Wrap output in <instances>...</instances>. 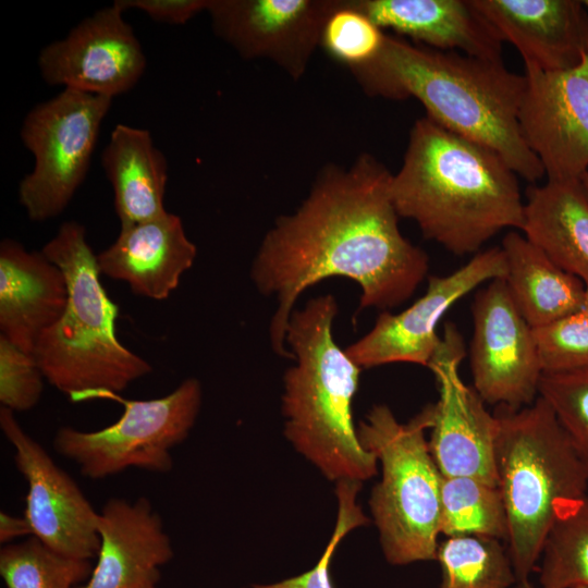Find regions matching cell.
I'll return each instance as SVG.
<instances>
[{"label":"cell","instance_id":"39","mask_svg":"<svg viewBox=\"0 0 588 588\" xmlns=\"http://www.w3.org/2000/svg\"><path fill=\"white\" fill-rule=\"evenodd\" d=\"M583 2H584L585 7H586L587 10H588V0H584Z\"/></svg>","mask_w":588,"mask_h":588},{"label":"cell","instance_id":"16","mask_svg":"<svg viewBox=\"0 0 588 588\" xmlns=\"http://www.w3.org/2000/svg\"><path fill=\"white\" fill-rule=\"evenodd\" d=\"M123 12L113 2L42 48L37 64L44 81L112 99L131 90L147 62Z\"/></svg>","mask_w":588,"mask_h":588},{"label":"cell","instance_id":"24","mask_svg":"<svg viewBox=\"0 0 588 588\" xmlns=\"http://www.w3.org/2000/svg\"><path fill=\"white\" fill-rule=\"evenodd\" d=\"M505 282L522 316L535 329L580 311L585 284L558 267L518 231L502 240Z\"/></svg>","mask_w":588,"mask_h":588},{"label":"cell","instance_id":"10","mask_svg":"<svg viewBox=\"0 0 588 588\" xmlns=\"http://www.w3.org/2000/svg\"><path fill=\"white\" fill-rule=\"evenodd\" d=\"M464 355L462 335L453 323H446L441 344L428 364L439 390V400L422 409L430 429L429 450L443 477H474L498 486L499 420L460 377Z\"/></svg>","mask_w":588,"mask_h":588},{"label":"cell","instance_id":"22","mask_svg":"<svg viewBox=\"0 0 588 588\" xmlns=\"http://www.w3.org/2000/svg\"><path fill=\"white\" fill-rule=\"evenodd\" d=\"M524 215L525 237L588 285V196L580 180L529 186Z\"/></svg>","mask_w":588,"mask_h":588},{"label":"cell","instance_id":"31","mask_svg":"<svg viewBox=\"0 0 588 588\" xmlns=\"http://www.w3.org/2000/svg\"><path fill=\"white\" fill-rule=\"evenodd\" d=\"M543 373L588 368V315L577 311L532 329Z\"/></svg>","mask_w":588,"mask_h":588},{"label":"cell","instance_id":"37","mask_svg":"<svg viewBox=\"0 0 588 588\" xmlns=\"http://www.w3.org/2000/svg\"><path fill=\"white\" fill-rule=\"evenodd\" d=\"M580 182L588 196V171L581 176Z\"/></svg>","mask_w":588,"mask_h":588},{"label":"cell","instance_id":"29","mask_svg":"<svg viewBox=\"0 0 588 588\" xmlns=\"http://www.w3.org/2000/svg\"><path fill=\"white\" fill-rule=\"evenodd\" d=\"M384 36L351 0H338L324 23L320 46L351 70L370 62L379 53Z\"/></svg>","mask_w":588,"mask_h":588},{"label":"cell","instance_id":"40","mask_svg":"<svg viewBox=\"0 0 588 588\" xmlns=\"http://www.w3.org/2000/svg\"><path fill=\"white\" fill-rule=\"evenodd\" d=\"M581 588H587V587H581Z\"/></svg>","mask_w":588,"mask_h":588},{"label":"cell","instance_id":"25","mask_svg":"<svg viewBox=\"0 0 588 588\" xmlns=\"http://www.w3.org/2000/svg\"><path fill=\"white\" fill-rule=\"evenodd\" d=\"M440 535L509 539L507 515L498 486L474 477H443Z\"/></svg>","mask_w":588,"mask_h":588},{"label":"cell","instance_id":"8","mask_svg":"<svg viewBox=\"0 0 588 588\" xmlns=\"http://www.w3.org/2000/svg\"><path fill=\"white\" fill-rule=\"evenodd\" d=\"M95 399L120 402L123 405L121 417L95 431L61 427L52 445L58 454L76 464L83 476L98 480L132 467L157 474L171 471V451L193 429L203 390L197 379L187 378L171 393L158 399L127 400L110 391H94L71 401Z\"/></svg>","mask_w":588,"mask_h":588},{"label":"cell","instance_id":"20","mask_svg":"<svg viewBox=\"0 0 588 588\" xmlns=\"http://www.w3.org/2000/svg\"><path fill=\"white\" fill-rule=\"evenodd\" d=\"M68 298L59 266L15 240L1 241L0 335L34 355L40 336L63 315Z\"/></svg>","mask_w":588,"mask_h":588},{"label":"cell","instance_id":"19","mask_svg":"<svg viewBox=\"0 0 588 588\" xmlns=\"http://www.w3.org/2000/svg\"><path fill=\"white\" fill-rule=\"evenodd\" d=\"M196 256L182 219L167 212L121 225L115 241L97 255V264L101 274L126 282L134 294L162 301L179 286Z\"/></svg>","mask_w":588,"mask_h":588},{"label":"cell","instance_id":"41","mask_svg":"<svg viewBox=\"0 0 588 588\" xmlns=\"http://www.w3.org/2000/svg\"><path fill=\"white\" fill-rule=\"evenodd\" d=\"M152 588H157V587H152Z\"/></svg>","mask_w":588,"mask_h":588},{"label":"cell","instance_id":"23","mask_svg":"<svg viewBox=\"0 0 588 588\" xmlns=\"http://www.w3.org/2000/svg\"><path fill=\"white\" fill-rule=\"evenodd\" d=\"M121 225L166 215L168 162L146 128L118 123L101 154Z\"/></svg>","mask_w":588,"mask_h":588},{"label":"cell","instance_id":"34","mask_svg":"<svg viewBox=\"0 0 588 588\" xmlns=\"http://www.w3.org/2000/svg\"><path fill=\"white\" fill-rule=\"evenodd\" d=\"M114 3L123 11H143L157 23L183 25L199 12L207 11L209 0H117Z\"/></svg>","mask_w":588,"mask_h":588},{"label":"cell","instance_id":"32","mask_svg":"<svg viewBox=\"0 0 588 588\" xmlns=\"http://www.w3.org/2000/svg\"><path fill=\"white\" fill-rule=\"evenodd\" d=\"M335 487L338 515L332 536L317 564L309 571L279 583L253 585L248 588H333L330 576L332 555L343 538L353 529L365 526L369 518L357 503L360 481L340 480Z\"/></svg>","mask_w":588,"mask_h":588},{"label":"cell","instance_id":"17","mask_svg":"<svg viewBox=\"0 0 588 588\" xmlns=\"http://www.w3.org/2000/svg\"><path fill=\"white\" fill-rule=\"evenodd\" d=\"M97 563L75 588H152L173 558L171 539L151 502L111 498L99 513Z\"/></svg>","mask_w":588,"mask_h":588},{"label":"cell","instance_id":"35","mask_svg":"<svg viewBox=\"0 0 588 588\" xmlns=\"http://www.w3.org/2000/svg\"><path fill=\"white\" fill-rule=\"evenodd\" d=\"M33 536L30 525L26 518L17 517L1 511L0 513V542L9 544L14 539Z\"/></svg>","mask_w":588,"mask_h":588},{"label":"cell","instance_id":"4","mask_svg":"<svg viewBox=\"0 0 588 588\" xmlns=\"http://www.w3.org/2000/svg\"><path fill=\"white\" fill-rule=\"evenodd\" d=\"M339 313L331 294L295 308L285 344L294 365L283 375V433L328 480L366 481L377 475L376 455L360 444L352 405L362 368L334 341Z\"/></svg>","mask_w":588,"mask_h":588},{"label":"cell","instance_id":"11","mask_svg":"<svg viewBox=\"0 0 588 588\" xmlns=\"http://www.w3.org/2000/svg\"><path fill=\"white\" fill-rule=\"evenodd\" d=\"M470 368L485 403L518 409L538 395L542 369L532 328L516 307L505 279L480 289L471 305Z\"/></svg>","mask_w":588,"mask_h":588},{"label":"cell","instance_id":"18","mask_svg":"<svg viewBox=\"0 0 588 588\" xmlns=\"http://www.w3.org/2000/svg\"><path fill=\"white\" fill-rule=\"evenodd\" d=\"M524 63L542 71L578 66L588 54V10L577 0H471Z\"/></svg>","mask_w":588,"mask_h":588},{"label":"cell","instance_id":"9","mask_svg":"<svg viewBox=\"0 0 588 588\" xmlns=\"http://www.w3.org/2000/svg\"><path fill=\"white\" fill-rule=\"evenodd\" d=\"M112 98L64 88L28 111L20 131L34 169L19 185L28 218L45 221L62 213L84 182Z\"/></svg>","mask_w":588,"mask_h":588},{"label":"cell","instance_id":"26","mask_svg":"<svg viewBox=\"0 0 588 588\" xmlns=\"http://www.w3.org/2000/svg\"><path fill=\"white\" fill-rule=\"evenodd\" d=\"M441 588H510L517 581L509 550L500 540L446 537L439 543Z\"/></svg>","mask_w":588,"mask_h":588},{"label":"cell","instance_id":"27","mask_svg":"<svg viewBox=\"0 0 588 588\" xmlns=\"http://www.w3.org/2000/svg\"><path fill=\"white\" fill-rule=\"evenodd\" d=\"M93 568L90 560L61 554L35 536L0 550V575L7 588H75Z\"/></svg>","mask_w":588,"mask_h":588},{"label":"cell","instance_id":"36","mask_svg":"<svg viewBox=\"0 0 588 588\" xmlns=\"http://www.w3.org/2000/svg\"><path fill=\"white\" fill-rule=\"evenodd\" d=\"M580 310L588 315V285H585L584 298Z\"/></svg>","mask_w":588,"mask_h":588},{"label":"cell","instance_id":"30","mask_svg":"<svg viewBox=\"0 0 588 588\" xmlns=\"http://www.w3.org/2000/svg\"><path fill=\"white\" fill-rule=\"evenodd\" d=\"M588 467V368L542 373L538 388Z\"/></svg>","mask_w":588,"mask_h":588},{"label":"cell","instance_id":"38","mask_svg":"<svg viewBox=\"0 0 588 588\" xmlns=\"http://www.w3.org/2000/svg\"><path fill=\"white\" fill-rule=\"evenodd\" d=\"M517 586L516 588H535L531 584H529L528 579L527 580H522V581H517Z\"/></svg>","mask_w":588,"mask_h":588},{"label":"cell","instance_id":"7","mask_svg":"<svg viewBox=\"0 0 588 588\" xmlns=\"http://www.w3.org/2000/svg\"><path fill=\"white\" fill-rule=\"evenodd\" d=\"M426 429L424 411L402 424L384 404L373 405L356 427L360 444L381 465L369 509L384 558L392 565L437 559L442 475Z\"/></svg>","mask_w":588,"mask_h":588},{"label":"cell","instance_id":"3","mask_svg":"<svg viewBox=\"0 0 588 588\" xmlns=\"http://www.w3.org/2000/svg\"><path fill=\"white\" fill-rule=\"evenodd\" d=\"M391 198L400 218L457 255L478 253L505 229L522 231L525 201L517 174L494 150L427 115L411 128Z\"/></svg>","mask_w":588,"mask_h":588},{"label":"cell","instance_id":"15","mask_svg":"<svg viewBox=\"0 0 588 588\" xmlns=\"http://www.w3.org/2000/svg\"><path fill=\"white\" fill-rule=\"evenodd\" d=\"M518 110L520 136L549 181L580 180L588 171V54L569 70L525 64Z\"/></svg>","mask_w":588,"mask_h":588},{"label":"cell","instance_id":"2","mask_svg":"<svg viewBox=\"0 0 588 588\" xmlns=\"http://www.w3.org/2000/svg\"><path fill=\"white\" fill-rule=\"evenodd\" d=\"M350 71L369 96L416 98L429 119L491 148L525 181L535 183L546 175L519 133L526 77L502 60L441 51L385 34L379 53Z\"/></svg>","mask_w":588,"mask_h":588},{"label":"cell","instance_id":"5","mask_svg":"<svg viewBox=\"0 0 588 588\" xmlns=\"http://www.w3.org/2000/svg\"><path fill=\"white\" fill-rule=\"evenodd\" d=\"M495 415L498 487L507 515L509 553L522 581L536 568L558 517L588 497V467L541 396L518 409L500 406Z\"/></svg>","mask_w":588,"mask_h":588},{"label":"cell","instance_id":"21","mask_svg":"<svg viewBox=\"0 0 588 588\" xmlns=\"http://www.w3.org/2000/svg\"><path fill=\"white\" fill-rule=\"evenodd\" d=\"M381 29L416 44L487 60H502L503 40L471 0H351Z\"/></svg>","mask_w":588,"mask_h":588},{"label":"cell","instance_id":"33","mask_svg":"<svg viewBox=\"0 0 588 588\" xmlns=\"http://www.w3.org/2000/svg\"><path fill=\"white\" fill-rule=\"evenodd\" d=\"M45 376L33 354L0 335V402L12 412L32 409L39 402Z\"/></svg>","mask_w":588,"mask_h":588},{"label":"cell","instance_id":"1","mask_svg":"<svg viewBox=\"0 0 588 588\" xmlns=\"http://www.w3.org/2000/svg\"><path fill=\"white\" fill-rule=\"evenodd\" d=\"M391 177L367 152L347 168L329 163L298 208L278 217L265 234L250 278L260 294L277 301L269 326L275 355L293 358L285 344L289 319L316 283L347 278L360 287L359 310L388 311L426 278L429 257L401 233Z\"/></svg>","mask_w":588,"mask_h":588},{"label":"cell","instance_id":"13","mask_svg":"<svg viewBox=\"0 0 588 588\" xmlns=\"http://www.w3.org/2000/svg\"><path fill=\"white\" fill-rule=\"evenodd\" d=\"M0 428L13 446L14 463L27 482L24 517L33 536L66 556L97 558L99 513L78 485L22 428L14 412L2 406Z\"/></svg>","mask_w":588,"mask_h":588},{"label":"cell","instance_id":"6","mask_svg":"<svg viewBox=\"0 0 588 588\" xmlns=\"http://www.w3.org/2000/svg\"><path fill=\"white\" fill-rule=\"evenodd\" d=\"M41 252L63 271L69 298L61 318L39 339L34 356L45 379L70 400L94 391L120 393L151 365L115 334L119 306L100 282L86 229L66 221Z\"/></svg>","mask_w":588,"mask_h":588},{"label":"cell","instance_id":"12","mask_svg":"<svg viewBox=\"0 0 588 588\" xmlns=\"http://www.w3.org/2000/svg\"><path fill=\"white\" fill-rule=\"evenodd\" d=\"M506 274L501 247L479 252L450 274L430 275L426 293L405 310L382 311L372 329L345 353L362 369L393 363L428 367L441 344L437 328L448 309L481 283L505 279Z\"/></svg>","mask_w":588,"mask_h":588},{"label":"cell","instance_id":"28","mask_svg":"<svg viewBox=\"0 0 588 588\" xmlns=\"http://www.w3.org/2000/svg\"><path fill=\"white\" fill-rule=\"evenodd\" d=\"M540 558L542 588H588V497L558 517Z\"/></svg>","mask_w":588,"mask_h":588},{"label":"cell","instance_id":"14","mask_svg":"<svg viewBox=\"0 0 588 588\" xmlns=\"http://www.w3.org/2000/svg\"><path fill=\"white\" fill-rule=\"evenodd\" d=\"M338 0H209L216 36L245 60L265 59L301 79Z\"/></svg>","mask_w":588,"mask_h":588}]
</instances>
